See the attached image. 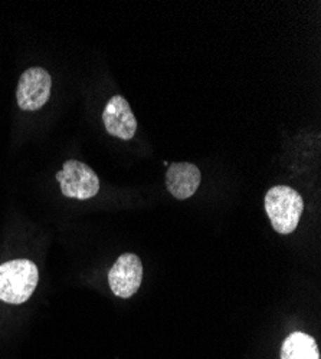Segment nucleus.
Returning <instances> with one entry per match:
<instances>
[{"instance_id": "5", "label": "nucleus", "mask_w": 321, "mask_h": 359, "mask_svg": "<svg viewBox=\"0 0 321 359\" xmlns=\"http://www.w3.org/2000/svg\"><path fill=\"white\" fill-rule=\"evenodd\" d=\"M143 280V266L140 259L133 253L122 255L112 264L108 273V283L112 293L129 299L140 287Z\"/></svg>"}, {"instance_id": "6", "label": "nucleus", "mask_w": 321, "mask_h": 359, "mask_svg": "<svg viewBox=\"0 0 321 359\" xmlns=\"http://www.w3.org/2000/svg\"><path fill=\"white\" fill-rule=\"evenodd\" d=\"M103 121L110 135L129 141L137 131V119L127 102L122 95L112 97L103 112Z\"/></svg>"}, {"instance_id": "3", "label": "nucleus", "mask_w": 321, "mask_h": 359, "mask_svg": "<svg viewBox=\"0 0 321 359\" xmlns=\"http://www.w3.org/2000/svg\"><path fill=\"white\" fill-rule=\"evenodd\" d=\"M56 180L61 184L63 194L70 198L89 200L100 191L98 175L91 167L77 160L65 161L63 171L56 174Z\"/></svg>"}, {"instance_id": "8", "label": "nucleus", "mask_w": 321, "mask_h": 359, "mask_svg": "<svg viewBox=\"0 0 321 359\" xmlns=\"http://www.w3.org/2000/svg\"><path fill=\"white\" fill-rule=\"evenodd\" d=\"M281 359H320V351L313 337L294 332L285 338L281 346Z\"/></svg>"}, {"instance_id": "1", "label": "nucleus", "mask_w": 321, "mask_h": 359, "mask_svg": "<svg viewBox=\"0 0 321 359\" xmlns=\"http://www.w3.org/2000/svg\"><path fill=\"white\" fill-rule=\"evenodd\" d=\"M39 272L27 259L11 260L0 264V301L20 305L32 296L38 286Z\"/></svg>"}, {"instance_id": "2", "label": "nucleus", "mask_w": 321, "mask_h": 359, "mask_svg": "<svg viewBox=\"0 0 321 359\" xmlns=\"http://www.w3.org/2000/svg\"><path fill=\"white\" fill-rule=\"evenodd\" d=\"M304 201L299 191L287 186H275L266 196V212L280 234L293 233L301 219Z\"/></svg>"}, {"instance_id": "4", "label": "nucleus", "mask_w": 321, "mask_h": 359, "mask_svg": "<svg viewBox=\"0 0 321 359\" xmlns=\"http://www.w3.org/2000/svg\"><path fill=\"white\" fill-rule=\"evenodd\" d=\"M52 79L44 68H31L22 74L18 83V105L23 111L41 109L51 97Z\"/></svg>"}, {"instance_id": "7", "label": "nucleus", "mask_w": 321, "mask_h": 359, "mask_svg": "<svg viewBox=\"0 0 321 359\" xmlns=\"http://www.w3.org/2000/svg\"><path fill=\"white\" fill-rule=\"evenodd\" d=\"M200 180L202 175L197 165L190 163H174L167 168L166 187L174 198L186 200L196 193Z\"/></svg>"}]
</instances>
